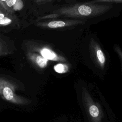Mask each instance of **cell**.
I'll use <instances>...</instances> for the list:
<instances>
[{
    "instance_id": "1",
    "label": "cell",
    "mask_w": 122,
    "mask_h": 122,
    "mask_svg": "<svg viewBox=\"0 0 122 122\" xmlns=\"http://www.w3.org/2000/svg\"><path fill=\"white\" fill-rule=\"evenodd\" d=\"M112 7V5L99 3H81L61 7L57 10L50 18L69 17L75 18H93L102 15Z\"/></svg>"
},
{
    "instance_id": "2",
    "label": "cell",
    "mask_w": 122,
    "mask_h": 122,
    "mask_svg": "<svg viewBox=\"0 0 122 122\" xmlns=\"http://www.w3.org/2000/svg\"><path fill=\"white\" fill-rule=\"evenodd\" d=\"M17 86L12 82L0 77V96L5 101L13 104L25 105L30 101L16 93Z\"/></svg>"
},
{
    "instance_id": "3",
    "label": "cell",
    "mask_w": 122,
    "mask_h": 122,
    "mask_svg": "<svg viewBox=\"0 0 122 122\" xmlns=\"http://www.w3.org/2000/svg\"><path fill=\"white\" fill-rule=\"evenodd\" d=\"M85 23V20H52L44 23V26L51 29H57L83 24Z\"/></svg>"
},
{
    "instance_id": "4",
    "label": "cell",
    "mask_w": 122,
    "mask_h": 122,
    "mask_svg": "<svg viewBox=\"0 0 122 122\" xmlns=\"http://www.w3.org/2000/svg\"><path fill=\"white\" fill-rule=\"evenodd\" d=\"M27 57L31 64L39 68H45L48 64V60L39 54L29 52L27 54Z\"/></svg>"
},
{
    "instance_id": "5",
    "label": "cell",
    "mask_w": 122,
    "mask_h": 122,
    "mask_svg": "<svg viewBox=\"0 0 122 122\" xmlns=\"http://www.w3.org/2000/svg\"><path fill=\"white\" fill-rule=\"evenodd\" d=\"M34 51L37 52L41 55L43 57L48 60L58 61L60 60V57L58 55L51 49L46 47H43L41 48H33Z\"/></svg>"
},
{
    "instance_id": "6",
    "label": "cell",
    "mask_w": 122,
    "mask_h": 122,
    "mask_svg": "<svg viewBox=\"0 0 122 122\" xmlns=\"http://www.w3.org/2000/svg\"><path fill=\"white\" fill-rule=\"evenodd\" d=\"M89 112L90 114L93 117H97L99 113L98 108L94 105L90 106L89 108Z\"/></svg>"
},
{
    "instance_id": "7",
    "label": "cell",
    "mask_w": 122,
    "mask_h": 122,
    "mask_svg": "<svg viewBox=\"0 0 122 122\" xmlns=\"http://www.w3.org/2000/svg\"><path fill=\"white\" fill-rule=\"evenodd\" d=\"M23 7V2L22 0H17L14 5L12 6V9L14 11L21 10Z\"/></svg>"
},
{
    "instance_id": "8",
    "label": "cell",
    "mask_w": 122,
    "mask_h": 122,
    "mask_svg": "<svg viewBox=\"0 0 122 122\" xmlns=\"http://www.w3.org/2000/svg\"><path fill=\"white\" fill-rule=\"evenodd\" d=\"M54 69L57 72L63 73L65 72V66L62 64H58L54 66Z\"/></svg>"
},
{
    "instance_id": "9",
    "label": "cell",
    "mask_w": 122,
    "mask_h": 122,
    "mask_svg": "<svg viewBox=\"0 0 122 122\" xmlns=\"http://www.w3.org/2000/svg\"><path fill=\"white\" fill-rule=\"evenodd\" d=\"M90 3H102V2H122V0H93L89 1Z\"/></svg>"
},
{
    "instance_id": "10",
    "label": "cell",
    "mask_w": 122,
    "mask_h": 122,
    "mask_svg": "<svg viewBox=\"0 0 122 122\" xmlns=\"http://www.w3.org/2000/svg\"><path fill=\"white\" fill-rule=\"evenodd\" d=\"M11 20L7 17H5L3 19L0 20V25H7L10 24L11 22Z\"/></svg>"
},
{
    "instance_id": "11",
    "label": "cell",
    "mask_w": 122,
    "mask_h": 122,
    "mask_svg": "<svg viewBox=\"0 0 122 122\" xmlns=\"http://www.w3.org/2000/svg\"><path fill=\"white\" fill-rule=\"evenodd\" d=\"M17 0H6V3L9 7H12L15 3Z\"/></svg>"
},
{
    "instance_id": "12",
    "label": "cell",
    "mask_w": 122,
    "mask_h": 122,
    "mask_svg": "<svg viewBox=\"0 0 122 122\" xmlns=\"http://www.w3.org/2000/svg\"><path fill=\"white\" fill-rule=\"evenodd\" d=\"M6 16H5V15L2 13L0 12V20L3 19L4 18H5Z\"/></svg>"
},
{
    "instance_id": "13",
    "label": "cell",
    "mask_w": 122,
    "mask_h": 122,
    "mask_svg": "<svg viewBox=\"0 0 122 122\" xmlns=\"http://www.w3.org/2000/svg\"><path fill=\"white\" fill-rule=\"evenodd\" d=\"M2 55V53H1V47H0V56Z\"/></svg>"
},
{
    "instance_id": "14",
    "label": "cell",
    "mask_w": 122,
    "mask_h": 122,
    "mask_svg": "<svg viewBox=\"0 0 122 122\" xmlns=\"http://www.w3.org/2000/svg\"><path fill=\"white\" fill-rule=\"evenodd\" d=\"M1 0V1H6V0Z\"/></svg>"
}]
</instances>
